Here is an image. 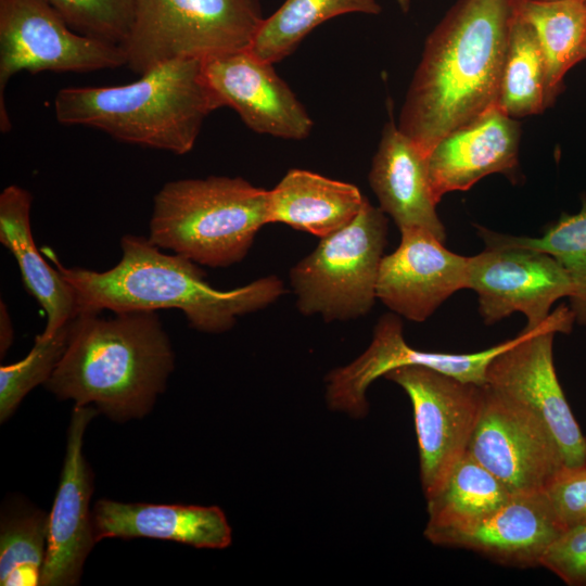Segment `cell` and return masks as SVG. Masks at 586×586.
Returning a JSON list of instances; mask_svg holds the SVG:
<instances>
[{"label": "cell", "mask_w": 586, "mask_h": 586, "mask_svg": "<svg viewBox=\"0 0 586 586\" xmlns=\"http://www.w3.org/2000/svg\"><path fill=\"white\" fill-rule=\"evenodd\" d=\"M515 0H459L426 38L398 128L428 155L496 104Z\"/></svg>", "instance_id": "1"}, {"label": "cell", "mask_w": 586, "mask_h": 586, "mask_svg": "<svg viewBox=\"0 0 586 586\" xmlns=\"http://www.w3.org/2000/svg\"><path fill=\"white\" fill-rule=\"evenodd\" d=\"M120 246L119 263L106 271L65 267L50 249L42 252L73 288L79 310L176 308L193 329L205 333L232 329L239 317L268 307L285 291L273 275L229 291L217 290L199 264L162 252L149 238L127 234Z\"/></svg>", "instance_id": "2"}, {"label": "cell", "mask_w": 586, "mask_h": 586, "mask_svg": "<svg viewBox=\"0 0 586 586\" xmlns=\"http://www.w3.org/2000/svg\"><path fill=\"white\" fill-rule=\"evenodd\" d=\"M80 309L46 387L59 399L93 404L115 421L144 417L174 369L169 339L154 310Z\"/></svg>", "instance_id": "3"}, {"label": "cell", "mask_w": 586, "mask_h": 586, "mask_svg": "<svg viewBox=\"0 0 586 586\" xmlns=\"http://www.w3.org/2000/svg\"><path fill=\"white\" fill-rule=\"evenodd\" d=\"M219 107L196 59L162 63L126 85L63 88L54 99L63 125L179 155L193 149L205 118Z\"/></svg>", "instance_id": "4"}, {"label": "cell", "mask_w": 586, "mask_h": 586, "mask_svg": "<svg viewBox=\"0 0 586 586\" xmlns=\"http://www.w3.org/2000/svg\"><path fill=\"white\" fill-rule=\"evenodd\" d=\"M268 190L241 177L168 181L155 194L149 240L199 265L241 262L267 220Z\"/></svg>", "instance_id": "5"}, {"label": "cell", "mask_w": 586, "mask_h": 586, "mask_svg": "<svg viewBox=\"0 0 586 586\" xmlns=\"http://www.w3.org/2000/svg\"><path fill=\"white\" fill-rule=\"evenodd\" d=\"M263 21L259 0H133L119 47L125 65L142 75L171 60L246 50Z\"/></svg>", "instance_id": "6"}, {"label": "cell", "mask_w": 586, "mask_h": 586, "mask_svg": "<svg viewBox=\"0 0 586 586\" xmlns=\"http://www.w3.org/2000/svg\"><path fill=\"white\" fill-rule=\"evenodd\" d=\"M386 214L366 199L345 227L320 239L289 273L296 306L327 322L367 315L377 298V282L387 242Z\"/></svg>", "instance_id": "7"}, {"label": "cell", "mask_w": 586, "mask_h": 586, "mask_svg": "<svg viewBox=\"0 0 586 586\" xmlns=\"http://www.w3.org/2000/svg\"><path fill=\"white\" fill-rule=\"evenodd\" d=\"M575 322L561 304L533 330L523 329L489 362L485 384L533 413L552 433L566 466L586 462V435L568 404L553 362L556 333H570Z\"/></svg>", "instance_id": "8"}, {"label": "cell", "mask_w": 586, "mask_h": 586, "mask_svg": "<svg viewBox=\"0 0 586 586\" xmlns=\"http://www.w3.org/2000/svg\"><path fill=\"white\" fill-rule=\"evenodd\" d=\"M125 65L119 46L74 30L46 0H0V128L12 125L4 91L20 72L88 73Z\"/></svg>", "instance_id": "9"}, {"label": "cell", "mask_w": 586, "mask_h": 586, "mask_svg": "<svg viewBox=\"0 0 586 586\" xmlns=\"http://www.w3.org/2000/svg\"><path fill=\"white\" fill-rule=\"evenodd\" d=\"M412 404L420 476L425 498L435 493L467 453L476 425L483 387L422 366H404L384 374Z\"/></svg>", "instance_id": "10"}, {"label": "cell", "mask_w": 586, "mask_h": 586, "mask_svg": "<svg viewBox=\"0 0 586 586\" xmlns=\"http://www.w3.org/2000/svg\"><path fill=\"white\" fill-rule=\"evenodd\" d=\"M467 453L511 494L543 491L565 464L550 430L486 384Z\"/></svg>", "instance_id": "11"}, {"label": "cell", "mask_w": 586, "mask_h": 586, "mask_svg": "<svg viewBox=\"0 0 586 586\" xmlns=\"http://www.w3.org/2000/svg\"><path fill=\"white\" fill-rule=\"evenodd\" d=\"M468 289L477 294L484 323L522 313L527 321L525 330L542 326L552 305L573 293L566 271L553 256L513 245L486 246L469 257Z\"/></svg>", "instance_id": "12"}, {"label": "cell", "mask_w": 586, "mask_h": 586, "mask_svg": "<svg viewBox=\"0 0 586 586\" xmlns=\"http://www.w3.org/2000/svg\"><path fill=\"white\" fill-rule=\"evenodd\" d=\"M513 340L467 354L419 351L406 343L400 318L385 314L378 320L368 348L348 365L328 373L327 404L334 411L362 418L369 409L366 392L370 384L388 371L404 366H422L464 382L484 385L491 360Z\"/></svg>", "instance_id": "13"}, {"label": "cell", "mask_w": 586, "mask_h": 586, "mask_svg": "<svg viewBox=\"0 0 586 586\" xmlns=\"http://www.w3.org/2000/svg\"><path fill=\"white\" fill-rule=\"evenodd\" d=\"M220 106L233 109L253 131L288 140L307 138L314 123L273 64L249 49L203 61Z\"/></svg>", "instance_id": "14"}, {"label": "cell", "mask_w": 586, "mask_h": 586, "mask_svg": "<svg viewBox=\"0 0 586 586\" xmlns=\"http://www.w3.org/2000/svg\"><path fill=\"white\" fill-rule=\"evenodd\" d=\"M98 411L89 405L74 407L61 480L49 514L47 553L39 585L78 584L86 558L97 543L89 511L92 473L82 453V442L86 428Z\"/></svg>", "instance_id": "15"}, {"label": "cell", "mask_w": 586, "mask_h": 586, "mask_svg": "<svg viewBox=\"0 0 586 586\" xmlns=\"http://www.w3.org/2000/svg\"><path fill=\"white\" fill-rule=\"evenodd\" d=\"M400 243L380 265L377 298L410 321H425L455 292L468 289L469 257L447 250L423 229L400 231Z\"/></svg>", "instance_id": "16"}, {"label": "cell", "mask_w": 586, "mask_h": 586, "mask_svg": "<svg viewBox=\"0 0 586 586\" xmlns=\"http://www.w3.org/2000/svg\"><path fill=\"white\" fill-rule=\"evenodd\" d=\"M519 143V123L496 104L446 135L428 154L429 179L436 202L448 192L469 190L487 175H513Z\"/></svg>", "instance_id": "17"}, {"label": "cell", "mask_w": 586, "mask_h": 586, "mask_svg": "<svg viewBox=\"0 0 586 586\" xmlns=\"http://www.w3.org/2000/svg\"><path fill=\"white\" fill-rule=\"evenodd\" d=\"M544 491L513 494L477 525L442 537L435 545L472 550L504 565H540L564 532Z\"/></svg>", "instance_id": "18"}, {"label": "cell", "mask_w": 586, "mask_h": 586, "mask_svg": "<svg viewBox=\"0 0 586 586\" xmlns=\"http://www.w3.org/2000/svg\"><path fill=\"white\" fill-rule=\"evenodd\" d=\"M369 184L380 208L394 220L399 231L423 229L443 242L446 231L436 213L428 155L395 125L391 118L382 137L369 171Z\"/></svg>", "instance_id": "19"}, {"label": "cell", "mask_w": 586, "mask_h": 586, "mask_svg": "<svg viewBox=\"0 0 586 586\" xmlns=\"http://www.w3.org/2000/svg\"><path fill=\"white\" fill-rule=\"evenodd\" d=\"M91 513L95 542L112 537H144L195 548L224 549L232 540L227 518L215 506L125 504L101 499Z\"/></svg>", "instance_id": "20"}, {"label": "cell", "mask_w": 586, "mask_h": 586, "mask_svg": "<svg viewBox=\"0 0 586 586\" xmlns=\"http://www.w3.org/2000/svg\"><path fill=\"white\" fill-rule=\"evenodd\" d=\"M31 194L11 184L0 194V242L15 257L24 286L47 315L42 336H51L79 311L73 288L40 255L30 227Z\"/></svg>", "instance_id": "21"}, {"label": "cell", "mask_w": 586, "mask_h": 586, "mask_svg": "<svg viewBox=\"0 0 586 586\" xmlns=\"http://www.w3.org/2000/svg\"><path fill=\"white\" fill-rule=\"evenodd\" d=\"M366 199L353 183L293 168L268 190L267 220L321 239L347 226Z\"/></svg>", "instance_id": "22"}, {"label": "cell", "mask_w": 586, "mask_h": 586, "mask_svg": "<svg viewBox=\"0 0 586 586\" xmlns=\"http://www.w3.org/2000/svg\"><path fill=\"white\" fill-rule=\"evenodd\" d=\"M493 473L466 453L438 489L426 498L424 536L432 544L467 531L493 514L512 496Z\"/></svg>", "instance_id": "23"}, {"label": "cell", "mask_w": 586, "mask_h": 586, "mask_svg": "<svg viewBox=\"0 0 586 586\" xmlns=\"http://www.w3.org/2000/svg\"><path fill=\"white\" fill-rule=\"evenodd\" d=\"M515 10L539 41L549 106L561 91L568 71L584 60L586 0H515Z\"/></svg>", "instance_id": "24"}, {"label": "cell", "mask_w": 586, "mask_h": 586, "mask_svg": "<svg viewBox=\"0 0 586 586\" xmlns=\"http://www.w3.org/2000/svg\"><path fill=\"white\" fill-rule=\"evenodd\" d=\"M375 0H285L262 22L249 50L276 64L289 56L301 41L323 22L348 13L379 14Z\"/></svg>", "instance_id": "25"}, {"label": "cell", "mask_w": 586, "mask_h": 586, "mask_svg": "<svg viewBox=\"0 0 586 586\" xmlns=\"http://www.w3.org/2000/svg\"><path fill=\"white\" fill-rule=\"evenodd\" d=\"M496 105L510 117L542 113L546 101V64L533 28L512 20Z\"/></svg>", "instance_id": "26"}, {"label": "cell", "mask_w": 586, "mask_h": 586, "mask_svg": "<svg viewBox=\"0 0 586 586\" xmlns=\"http://www.w3.org/2000/svg\"><path fill=\"white\" fill-rule=\"evenodd\" d=\"M476 229L485 246H525L553 256L573 284L569 307L574 320L586 328V199L577 213H562L538 238L502 234L480 226Z\"/></svg>", "instance_id": "27"}, {"label": "cell", "mask_w": 586, "mask_h": 586, "mask_svg": "<svg viewBox=\"0 0 586 586\" xmlns=\"http://www.w3.org/2000/svg\"><path fill=\"white\" fill-rule=\"evenodd\" d=\"M49 515L25 512L2 519L0 531V584L39 585L46 560Z\"/></svg>", "instance_id": "28"}, {"label": "cell", "mask_w": 586, "mask_h": 586, "mask_svg": "<svg viewBox=\"0 0 586 586\" xmlns=\"http://www.w3.org/2000/svg\"><path fill=\"white\" fill-rule=\"evenodd\" d=\"M71 321L51 336L37 335L31 351L21 361L1 366V422L11 417L29 391L49 380L66 349Z\"/></svg>", "instance_id": "29"}, {"label": "cell", "mask_w": 586, "mask_h": 586, "mask_svg": "<svg viewBox=\"0 0 586 586\" xmlns=\"http://www.w3.org/2000/svg\"><path fill=\"white\" fill-rule=\"evenodd\" d=\"M76 31L120 46L128 36L133 0H46Z\"/></svg>", "instance_id": "30"}, {"label": "cell", "mask_w": 586, "mask_h": 586, "mask_svg": "<svg viewBox=\"0 0 586 586\" xmlns=\"http://www.w3.org/2000/svg\"><path fill=\"white\" fill-rule=\"evenodd\" d=\"M543 491L564 530L586 522V462L564 464Z\"/></svg>", "instance_id": "31"}, {"label": "cell", "mask_w": 586, "mask_h": 586, "mask_svg": "<svg viewBox=\"0 0 586 586\" xmlns=\"http://www.w3.org/2000/svg\"><path fill=\"white\" fill-rule=\"evenodd\" d=\"M540 566L569 586H586V522L566 528L546 550Z\"/></svg>", "instance_id": "32"}, {"label": "cell", "mask_w": 586, "mask_h": 586, "mask_svg": "<svg viewBox=\"0 0 586 586\" xmlns=\"http://www.w3.org/2000/svg\"><path fill=\"white\" fill-rule=\"evenodd\" d=\"M13 324L3 302L0 303V355L3 357L13 342Z\"/></svg>", "instance_id": "33"}, {"label": "cell", "mask_w": 586, "mask_h": 586, "mask_svg": "<svg viewBox=\"0 0 586 586\" xmlns=\"http://www.w3.org/2000/svg\"><path fill=\"white\" fill-rule=\"evenodd\" d=\"M404 12H407L410 7V0H395Z\"/></svg>", "instance_id": "34"}, {"label": "cell", "mask_w": 586, "mask_h": 586, "mask_svg": "<svg viewBox=\"0 0 586 586\" xmlns=\"http://www.w3.org/2000/svg\"><path fill=\"white\" fill-rule=\"evenodd\" d=\"M583 55H584V59H586V39H585L584 48H583Z\"/></svg>", "instance_id": "35"}]
</instances>
